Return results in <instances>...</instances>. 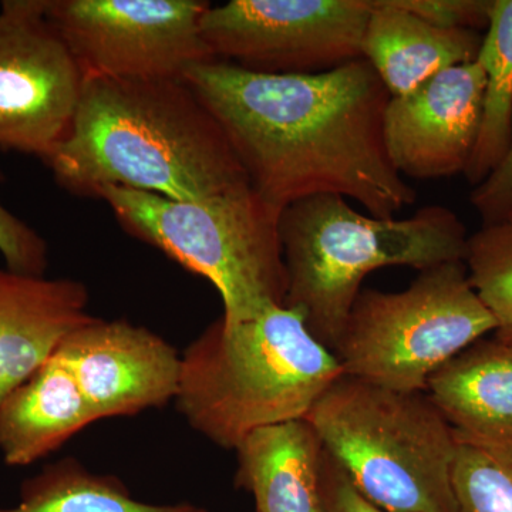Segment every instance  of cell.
<instances>
[{"mask_svg": "<svg viewBox=\"0 0 512 512\" xmlns=\"http://www.w3.org/2000/svg\"><path fill=\"white\" fill-rule=\"evenodd\" d=\"M183 80L279 214L320 194L359 202L377 218H394L416 202L384 144L390 94L363 57L313 74H262L208 60Z\"/></svg>", "mask_w": 512, "mask_h": 512, "instance_id": "1", "label": "cell"}, {"mask_svg": "<svg viewBox=\"0 0 512 512\" xmlns=\"http://www.w3.org/2000/svg\"><path fill=\"white\" fill-rule=\"evenodd\" d=\"M57 184L195 201L251 185L208 107L184 80L84 77L66 138L43 161Z\"/></svg>", "mask_w": 512, "mask_h": 512, "instance_id": "2", "label": "cell"}, {"mask_svg": "<svg viewBox=\"0 0 512 512\" xmlns=\"http://www.w3.org/2000/svg\"><path fill=\"white\" fill-rule=\"evenodd\" d=\"M340 376L301 316L274 305L244 322L215 320L192 340L174 404L192 430L235 451L255 431L305 420Z\"/></svg>", "mask_w": 512, "mask_h": 512, "instance_id": "3", "label": "cell"}, {"mask_svg": "<svg viewBox=\"0 0 512 512\" xmlns=\"http://www.w3.org/2000/svg\"><path fill=\"white\" fill-rule=\"evenodd\" d=\"M468 237L456 212L441 205H427L399 220L360 214L340 195L303 198L279 218L284 306L333 350L370 272L387 266L423 272L464 262Z\"/></svg>", "mask_w": 512, "mask_h": 512, "instance_id": "4", "label": "cell"}, {"mask_svg": "<svg viewBox=\"0 0 512 512\" xmlns=\"http://www.w3.org/2000/svg\"><path fill=\"white\" fill-rule=\"evenodd\" d=\"M306 421L353 487L387 512H456V431L424 392L340 376Z\"/></svg>", "mask_w": 512, "mask_h": 512, "instance_id": "5", "label": "cell"}, {"mask_svg": "<svg viewBox=\"0 0 512 512\" xmlns=\"http://www.w3.org/2000/svg\"><path fill=\"white\" fill-rule=\"evenodd\" d=\"M106 202L128 234L210 281L221 295L222 319L244 322L284 305L286 269L281 214L254 185L195 201L107 187Z\"/></svg>", "mask_w": 512, "mask_h": 512, "instance_id": "6", "label": "cell"}, {"mask_svg": "<svg viewBox=\"0 0 512 512\" xmlns=\"http://www.w3.org/2000/svg\"><path fill=\"white\" fill-rule=\"evenodd\" d=\"M495 328L466 264L448 262L421 272L404 291L360 292L332 352L343 375L426 392L441 366Z\"/></svg>", "mask_w": 512, "mask_h": 512, "instance_id": "7", "label": "cell"}, {"mask_svg": "<svg viewBox=\"0 0 512 512\" xmlns=\"http://www.w3.org/2000/svg\"><path fill=\"white\" fill-rule=\"evenodd\" d=\"M200 0H46V16L84 77L183 80L215 60L201 35Z\"/></svg>", "mask_w": 512, "mask_h": 512, "instance_id": "8", "label": "cell"}, {"mask_svg": "<svg viewBox=\"0 0 512 512\" xmlns=\"http://www.w3.org/2000/svg\"><path fill=\"white\" fill-rule=\"evenodd\" d=\"M372 0H231L201 35L215 60L262 74L328 72L362 59Z\"/></svg>", "mask_w": 512, "mask_h": 512, "instance_id": "9", "label": "cell"}, {"mask_svg": "<svg viewBox=\"0 0 512 512\" xmlns=\"http://www.w3.org/2000/svg\"><path fill=\"white\" fill-rule=\"evenodd\" d=\"M84 73L46 16V0L0 5V148L45 161L66 138Z\"/></svg>", "mask_w": 512, "mask_h": 512, "instance_id": "10", "label": "cell"}, {"mask_svg": "<svg viewBox=\"0 0 512 512\" xmlns=\"http://www.w3.org/2000/svg\"><path fill=\"white\" fill-rule=\"evenodd\" d=\"M56 352L94 421L161 409L177 396L180 353L153 330L126 319L94 318L66 336Z\"/></svg>", "mask_w": 512, "mask_h": 512, "instance_id": "11", "label": "cell"}, {"mask_svg": "<svg viewBox=\"0 0 512 512\" xmlns=\"http://www.w3.org/2000/svg\"><path fill=\"white\" fill-rule=\"evenodd\" d=\"M485 73L474 62L450 67L384 111L387 154L397 173L437 180L466 173L483 120Z\"/></svg>", "mask_w": 512, "mask_h": 512, "instance_id": "12", "label": "cell"}, {"mask_svg": "<svg viewBox=\"0 0 512 512\" xmlns=\"http://www.w3.org/2000/svg\"><path fill=\"white\" fill-rule=\"evenodd\" d=\"M89 289L72 278L0 268V406L73 330L94 319Z\"/></svg>", "mask_w": 512, "mask_h": 512, "instance_id": "13", "label": "cell"}, {"mask_svg": "<svg viewBox=\"0 0 512 512\" xmlns=\"http://www.w3.org/2000/svg\"><path fill=\"white\" fill-rule=\"evenodd\" d=\"M481 42L480 32L440 28L396 0H372L362 53L390 97H400L450 67L477 60Z\"/></svg>", "mask_w": 512, "mask_h": 512, "instance_id": "14", "label": "cell"}, {"mask_svg": "<svg viewBox=\"0 0 512 512\" xmlns=\"http://www.w3.org/2000/svg\"><path fill=\"white\" fill-rule=\"evenodd\" d=\"M427 392L458 437L512 443V342L477 340L430 377Z\"/></svg>", "mask_w": 512, "mask_h": 512, "instance_id": "15", "label": "cell"}, {"mask_svg": "<svg viewBox=\"0 0 512 512\" xmlns=\"http://www.w3.org/2000/svg\"><path fill=\"white\" fill-rule=\"evenodd\" d=\"M94 423L76 379L53 353L0 406V454L9 467H28Z\"/></svg>", "mask_w": 512, "mask_h": 512, "instance_id": "16", "label": "cell"}, {"mask_svg": "<svg viewBox=\"0 0 512 512\" xmlns=\"http://www.w3.org/2000/svg\"><path fill=\"white\" fill-rule=\"evenodd\" d=\"M235 453V485L252 494L256 512H323V447L308 421L255 431Z\"/></svg>", "mask_w": 512, "mask_h": 512, "instance_id": "17", "label": "cell"}, {"mask_svg": "<svg viewBox=\"0 0 512 512\" xmlns=\"http://www.w3.org/2000/svg\"><path fill=\"white\" fill-rule=\"evenodd\" d=\"M0 512H210L191 503L148 504L110 474L93 473L77 458L46 464L23 481L19 503Z\"/></svg>", "mask_w": 512, "mask_h": 512, "instance_id": "18", "label": "cell"}, {"mask_svg": "<svg viewBox=\"0 0 512 512\" xmlns=\"http://www.w3.org/2000/svg\"><path fill=\"white\" fill-rule=\"evenodd\" d=\"M477 62L485 73L483 120L468 183H483L507 153L512 120V0H493Z\"/></svg>", "mask_w": 512, "mask_h": 512, "instance_id": "19", "label": "cell"}, {"mask_svg": "<svg viewBox=\"0 0 512 512\" xmlns=\"http://www.w3.org/2000/svg\"><path fill=\"white\" fill-rule=\"evenodd\" d=\"M456 437L451 471L456 512H512V443Z\"/></svg>", "mask_w": 512, "mask_h": 512, "instance_id": "20", "label": "cell"}, {"mask_svg": "<svg viewBox=\"0 0 512 512\" xmlns=\"http://www.w3.org/2000/svg\"><path fill=\"white\" fill-rule=\"evenodd\" d=\"M468 279L495 320V338L512 342V220L468 237Z\"/></svg>", "mask_w": 512, "mask_h": 512, "instance_id": "21", "label": "cell"}, {"mask_svg": "<svg viewBox=\"0 0 512 512\" xmlns=\"http://www.w3.org/2000/svg\"><path fill=\"white\" fill-rule=\"evenodd\" d=\"M5 180L0 173V183ZM0 255L6 268L25 275L43 276L49 265V248L42 235L16 217L0 202Z\"/></svg>", "mask_w": 512, "mask_h": 512, "instance_id": "22", "label": "cell"}, {"mask_svg": "<svg viewBox=\"0 0 512 512\" xmlns=\"http://www.w3.org/2000/svg\"><path fill=\"white\" fill-rule=\"evenodd\" d=\"M400 8L444 29H487L493 0H396Z\"/></svg>", "mask_w": 512, "mask_h": 512, "instance_id": "23", "label": "cell"}, {"mask_svg": "<svg viewBox=\"0 0 512 512\" xmlns=\"http://www.w3.org/2000/svg\"><path fill=\"white\" fill-rule=\"evenodd\" d=\"M470 202L483 225L512 220V120L510 144L503 161L483 183L476 185Z\"/></svg>", "mask_w": 512, "mask_h": 512, "instance_id": "24", "label": "cell"}, {"mask_svg": "<svg viewBox=\"0 0 512 512\" xmlns=\"http://www.w3.org/2000/svg\"><path fill=\"white\" fill-rule=\"evenodd\" d=\"M320 483L323 512H387L367 501L325 450L322 453Z\"/></svg>", "mask_w": 512, "mask_h": 512, "instance_id": "25", "label": "cell"}]
</instances>
